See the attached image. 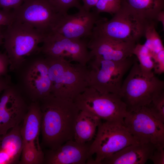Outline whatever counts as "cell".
Listing matches in <instances>:
<instances>
[{
	"mask_svg": "<svg viewBox=\"0 0 164 164\" xmlns=\"http://www.w3.org/2000/svg\"><path fill=\"white\" fill-rule=\"evenodd\" d=\"M155 145L151 143L131 144L104 159L101 164H144L149 159Z\"/></svg>",
	"mask_w": 164,
	"mask_h": 164,
	"instance_id": "cell-17",
	"label": "cell"
},
{
	"mask_svg": "<svg viewBox=\"0 0 164 164\" xmlns=\"http://www.w3.org/2000/svg\"><path fill=\"white\" fill-rule=\"evenodd\" d=\"M109 20L104 18L93 32L120 41L137 44L144 36L150 25L128 7L121 5L119 10Z\"/></svg>",
	"mask_w": 164,
	"mask_h": 164,
	"instance_id": "cell-6",
	"label": "cell"
},
{
	"mask_svg": "<svg viewBox=\"0 0 164 164\" xmlns=\"http://www.w3.org/2000/svg\"><path fill=\"white\" fill-rule=\"evenodd\" d=\"M46 34L32 26L15 20L4 33V46L13 72L27 57L40 52L39 44Z\"/></svg>",
	"mask_w": 164,
	"mask_h": 164,
	"instance_id": "cell-5",
	"label": "cell"
},
{
	"mask_svg": "<svg viewBox=\"0 0 164 164\" xmlns=\"http://www.w3.org/2000/svg\"><path fill=\"white\" fill-rule=\"evenodd\" d=\"M121 0H98L93 9L100 14L105 12L113 15L120 9Z\"/></svg>",
	"mask_w": 164,
	"mask_h": 164,
	"instance_id": "cell-26",
	"label": "cell"
},
{
	"mask_svg": "<svg viewBox=\"0 0 164 164\" xmlns=\"http://www.w3.org/2000/svg\"><path fill=\"white\" fill-rule=\"evenodd\" d=\"M132 56L118 61L92 58L89 70V86L101 93L118 94L123 77L135 60Z\"/></svg>",
	"mask_w": 164,
	"mask_h": 164,
	"instance_id": "cell-9",
	"label": "cell"
},
{
	"mask_svg": "<svg viewBox=\"0 0 164 164\" xmlns=\"http://www.w3.org/2000/svg\"><path fill=\"white\" fill-rule=\"evenodd\" d=\"M90 142L84 144L71 139L55 149H49L44 154V163L84 164L91 157Z\"/></svg>",
	"mask_w": 164,
	"mask_h": 164,
	"instance_id": "cell-16",
	"label": "cell"
},
{
	"mask_svg": "<svg viewBox=\"0 0 164 164\" xmlns=\"http://www.w3.org/2000/svg\"><path fill=\"white\" fill-rule=\"evenodd\" d=\"M11 77L9 75H0V95L12 83Z\"/></svg>",
	"mask_w": 164,
	"mask_h": 164,
	"instance_id": "cell-33",
	"label": "cell"
},
{
	"mask_svg": "<svg viewBox=\"0 0 164 164\" xmlns=\"http://www.w3.org/2000/svg\"><path fill=\"white\" fill-rule=\"evenodd\" d=\"M124 123L138 143L164 145V123L156 118L146 106L128 111Z\"/></svg>",
	"mask_w": 164,
	"mask_h": 164,
	"instance_id": "cell-12",
	"label": "cell"
},
{
	"mask_svg": "<svg viewBox=\"0 0 164 164\" xmlns=\"http://www.w3.org/2000/svg\"><path fill=\"white\" fill-rule=\"evenodd\" d=\"M9 70V60L6 53H0V75H7Z\"/></svg>",
	"mask_w": 164,
	"mask_h": 164,
	"instance_id": "cell-32",
	"label": "cell"
},
{
	"mask_svg": "<svg viewBox=\"0 0 164 164\" xmlns=\"http://www.w3.org/2000/svg\"><path fill=\"white\" fill-rule=\"evenodd\" d=\"M156 26L152 24L147 27L144 36L146 41L144 44L148 49L152 56L164 50L161 38L156 29Z\"/></svg>",
	"mask_w": 164,
	"mask_h": 164,
	"instance_id": "cell-24",
	"label": "cell"
},
{
	"mask_svg": "<svg viewBox=\"0 0 164 164\" xmlns=\"http://www.w3.org/2000/svg\"><path fill=\"white\" fill-rule=\"evenodd\" d=\"M132 54L136 57L140 70L143 75L149 77L155 75L153 71L154 62L152 55L144 44L137 43Z\"/></svg>",
	"mask_w": 164,
	"mask_h": 164,
	"instance_id": "cell-22",
	"label": "cell"
},
{
	"mask_svg": "<svg viewBox=\"0 0 164 164\" xmlns=\"http://www.w3.org/2000/svg\"><path fill=\"white\" fill-rule=\"evenodd\" d=\"M164 145H156L149 159L154 164H164Z\"/></svg>",
	"mask_w": 164,
	"mask_h": 164,
	"instance_id": "cell-29",
	"label": "cell"
},
{
	"mask_svg": "<svg viewBox=\"0 0 164 164\" xmlns=\"http://www.w3.org/2000/svg\"><path fill=\"white\" fill-rule=\"evenodd\" d=\"M103 18L94 10L87 11L82 6L76 13L62 16L53 31L71 39L89 38L96 24Z\"/></svg>",
	"mask_w": 164,
	"mask_h": 164,
	"instance_id": "cell-14",
	"label": "cell"
},
{
	"mask_svg": "<svg viewBox=\"0 0 164 164\" xmlns=\"http://www.w3.org/2000/svg\"><path fill=\"white\" fill-rule=\"evenodd\" d=\"M87 42L91 59L118 61L133 55L136 44L112 39L92 32Z\"/></svg>",
	"mask_w": 164,
	"mask_h": 164,
	"instance_id": "cell-15",
	"label": "cell"
},
{
	"mask_svg": "<svg viewBox=\"0 0 164 164\" xmlns=\"http://www.w3.org/2000/svg\"><path fill=\"white\" fill-rule=\"evenodd\" d=\"M138 143L129 132L124 122L117 121H101L94 141L90 145V156L95 155L89 164H101L107 158L124 148Z\"/></svg>",
	"mask_w": 164,
	"mask_h": 164,
	"instance_id": "cell-7",
	"label": "cell"
},
{
	"mask_svg": "<svg viewBox=\"0 0 164 164\" xmlns=\"http://www.w3.org/2000/svg\"><path fill=\"white\" fill-rule=\"evenodd\" d=\"M0 97V135L9 131L23 120L30 102L12 83Z\"/></svg>",
	"mask_w": 164,
	"mask_h": 164,
	"instance_id": "cell-13",
	"label": "cell"
},
{
	"mask_svg": "<svg viewBox=\"0 0 164 164\" xmlns=\"http://www.w3.org/2000/svg\"><path fill=\"white\" fill-rule=\"evenodd\" d=\"M157 19L158 22H160L162 24L163 28L164 29V10L160 12L158 15Z\"/></svg>",
	"mask_w": 164,
	"mask_h": 164,
	"instance_id": "cell-35",
	"label": "cell"
},
{
	"mask_svg": "<svg viewBox=\"0 0 164 164\" xmlns=\"http://www.w3.org/2000/svg\"><path fill=\"white\" fill-rule=\"evenodd\" d=\"M101 122V120L96 116L80 111L74 126V140L82 144L90 142L95 135L96 129Z\"/></svg>",
	"mask_w": 164,
	"mask_h": 164,
	"instance_id": "cell-21",
	"label": "cell"
},
{
	"mask_svg": "<svg viewBox=\"0 0 164 164\" xmlns=\"http://www.w3.org/2000/svg\"><path fill=\"white\" fill-rule=\"evenodd\" d=\"M44 154L40 145H24L19 164H41L44 163Z\"/></svg>",
	"mask_w": 164,
	"mask_h": 164,
	"instance_id": "cell-23",
	"label": "cell"
},
{
	"mask_svg": "<svg viewBox=\"0 0 164 164\" xmlns=\"http://www.w3.org/2000/svg\"><path fill=\"white\" fill-rule=\"evenodd\" d=\"M73 101L80 111L104 121L124 122L128 112L126 105L118 94L101 93L90 86Z\"/></svg>",
	"mask_w": 164,
	"mask_h": 164,
	"instance_id": "cell-8",
	"label": "cell"
},
{
	"mask_svg": "<svg viewBox=\"0 0 164 164\" xmlns=\"http://www.w3.org/2000/svg\"><path fill=\"white\" fill-rule=\"evenodd\" d=\"M56 12L62 15L68 14L69 10L72 8L78 9L82 6L80 0H48Z\"/></svg>",
	"mask_w": 164,
	"mask_h": 164,
	"instance_id": "cell-27",
	"label": "cell"
},
{
	"mask_svg": "<svg viewBox=\"0 0 164 164\" xmlns=\"http://www.w3.org/2000/svg\"><path fill=\"white\" fill-rule=\"evenodd\" d=\"M126 6L149 24L157 25L158 14L164 10V0H121Z\"/></svg>",
	"mask_w": 164,
	"mask_h": 164,
	"instance_id": "cell-20",
	"label": "cell"
},
{
	"mask_svg": "<svg viewBox=\"0 0 164 164\" xmlns=\"http://www.w3.org/2000/svg\"><path fill=\"white\" fill-rule=\"evenodd\" d=\"M13 11L15 20L45 34L53 30L63 16L56 12L48 0H25Z\"/></svg>",
	"mask_w": 164,
	"mask_h": 164,
	"instance_id": "cell-11",
	"label": "cell"
},
{
	"mask_svg": "<svg viewBox=\"0 0 164 164\" xmlns=\"http://www.w3.org/2000/svg\"><path fill=\"white\" fill-rule=\"evenodd\" d=\"M83 2L82 7L85 10L89 11L94 8L98 0H80Z\"/></svg>",
	"mask_w": 164,
	"mask_h": 164,
	"instance_id": "cell-34",
	"label": "cell"
},
{
	"mask_svg": "<svg viewBox=\"0 0 164 164\" xmlns=\"http://www.w3.org/2000/svg\"><path fill=\"white\" fill-rule=\"evenodd\" d=\"M45 57L51 94L74 101L89 86V70L86 66L73 63L62 57Z\"/></svg>",
	"mask_w": 164,
	"mask_h": 164,
	"instance_id": "cell-2",
	"label": "cell"
},
{
	"mask_svg": "<svg viewBox=\"0 0 164 164\" xmlns=\"http://www.w3.org/2000/svg\"><path fill=\"white\" fill-rule=\"evenodd\" d=\"M40 52L45 56L66 57L82 66H86L91 57L84 39H75L65 37L52 31L44 37Z\"/></svg>",
	"mask_w": 164,
	"mask_h": 164,
	"instance_id": "cell-10",
	"label": "cell"
},
{
	"mask_svg": "<svg viewBox=\"0 0 164 164\" xmlns=\"http://www.w3.org/2000/svg\"><path fill=\"white\" fill-rule=\"evenodd\" d=\"M129 70L118 94L128 111H132L148 105L155 94L164 90V82L155 75L151 77L143 75L136 59Z\"/></svg>",
	"mask_w": 164,
	"mask_h": 164,
	"instance_id": "cell-4",
	"label": "cell"
},
{
	"mask_svg": "<svg viewBox=\"0 0 164 164\" xmlns=\"http://www.w3.org/2000/svg\"><path fill=\"white\" fill-rule=\"evenodd\" d=\"M19 124L0 135V164L19 163L23 146Z\"/></svg>",
	"mask_w": 164,
	"mask_h": 164,
	"instance_id": "cell-18",
	"label": "cell"
},
{
	"mask_svg": "<svg viewBox=\"0 0 164 164\" xmlns=\"http://www.w3.org/2000/svg\"><path fill=\"white\" fill-rule=\"evenodd\" d=\"M25 0H0V8L13 10L19 7Z\"/></svg>",
	"mask_w": 164,
	"mask_h": 164,
	"instance_id": "cell-31",
	"label": "cell"
},
{
	"mask_svg": "<svg viewBox=\"0 0 164 164\" xmlns=\"http://www.w3.org/2000/svg\"><path fill=\"white\" fill-rule=\"evenodd\" d=\"M157 119L164 123V91L153 97L150 104L146 106Z\"/></svg>",
	"mask_w": 164,
	"mask_h": 164,
	"instance_id": "cell-25",
	"label": "cell"
},
{
	"mask_svg": "<svg viewBox=\"0 0 164 164\" xmlns=\"http://www.w3.org/2000/svg\"><path fill=\"white\" fill-rule=\"evenodd\" d=\"M39 103L43 146L55 149L73 139L75 123L80 111L74 101L50 94Z\"/></svg>",
	"mask_w": 164,
	"mask_h": 164,
	"instance_id": "cell-1",
	"label": "cell"
},
{
	"mask_svg": "<svg viewBox=\"0 0 164 164\" xmlns=\"http://www.w3.org/2000/svg\"><path fill=\"white\" fill-rule=\"evenodd\" d=\"M154 66V73L160 75L164 73V50L152 56Z\"/></svg>",
	"mask_w": 164,
	"mask_h": 164,
	"instance_id": "cell-28",
	"label": "cell"
},
{
	"mask_svg": "<svg viewBox=\"0 0 164 164\" xmlns=\"http://www.w3.org/2000/svg\"><path fill=\"white\" fill-rule=\"evenodd\" d=\"M0 26V44L2 43L3 39H4V33H3Z\"/></svg>",
	"mask_w": 164,
	"mask_h": 164,
	"instance_id": "cell-36",
	"label": "cell"
},
{
	"mask_svg": "<svg viewBox=\"0 0 164 164\" xmlns=\"http://www.w3.org/2000/svg\"><path fill=\"white\" fill-rule=\"evenodd\" d=\"M13 72L15 84L30 102H39L51 94L48 64L40 52L26 58Z\"/></svg>",
	"mask_w": 164,
	"mask_h": 164,
	"instance_id": "cell-3",
	"label": "cell"
},
{
	"mask_svg": "<svg viewBox=\"0 0 164 164\" xmlns=\"http://www.w3.org/2000/svg\"><path fill=\"white\" fill-rule=\"evenodd\" d=\"M15 20V15L13 10L0 9V26H7Z\"/></svg>",
	"mask_w": 164,
	"mask_h": 164,
	"instance_id": "cell-30",
	"label": "cell"
},
{
	"mask_svg": "<svg viewBox=\"0 0 164 164\" xmlns=\"http://www.w3.org/2000/svg\"><path fill=\"white\" fill-rule=\"evenodd\" d=\"M42 112L39 102H31L23 120L20 132L23 145H39Z\"/></svg>",
	"mask_w": 164,
	"mask_h": 164,
	"instance_id": "cell-19",
	"label": "cell"
}]
</instances>
